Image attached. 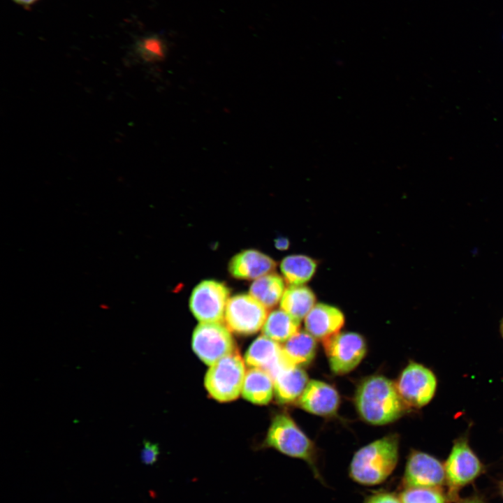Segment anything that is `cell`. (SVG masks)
<instances>
[{
  "label": "cell",
  "instance_id": "6da1fadb",
  "mask_svg": "<svg viewBox=\"0 0 503 503\" xmlns=\"http://www.w3.org/2000/svg\"><path fill=\"white\" fill-rule=\"evenodd\" d=\"M354 402L361 418L374 425L391 423L401 418L409 408L395 384L379 374L369 376L359 384Z\"/></svg>",
  "mask_w": 503,
  "mask_h": 503
},
{
  "label": "cell",
  "instance_id": "f1b7e54d",
  "mask_svg": "<svg viewBox=\"0 0 503 503\" xmlns=\"http://www.w3.org/2000/svg\"><path fill=\"white\" fill-rule=\"evenodd\" d=\"M12 1L20 6L28 7V6H32L33 4L36 3L38 0H12Z\"/></svg>",
  "mask_w": 503,
  "mask_h": 503
},
{
  "label": "cell",
  "instance_id": "2e32d148",
  "mask_svg": "<svg viewBox=\"0 0 503 503\" xmlns=\"http://www.w3.org/2000/svg\"><path fill=\"white\" fill-rule=\"evenodd\" d=\"M274 394L282 403L298 400L309 380L306 372L299 366L284 365L273 377Z\"/></svg>",
  "mask_w": 503,
  "mask_h": 503
},
{
  "label": "cell",
  "instance_id": "7c38bea8",
  "mask_svg": "<svg viewBox=\"0 0 503 503\" xmlns=\"http://www.w3.org/2000/svg\"><path fill=\"white\" fill-rule=\"evenodd\" d=\"M299 406L306 411L321 416L334 415L340 406V395L333 386L319 381H309L298 400Z\"/></svg>",
  "mask_w": 503,
  "mask_h": 503
},
{
  "label": "cell",
  "instance_id": "484cf974",
  "mask_svg": "<svg viewBox=\"0 0 503 503\" xmlns=\"http://www.w3.org/2000/svg\"><path fill=\"white\" fill-rule=\"evenodd\" d=\"M363 503H402L399 495L388 491L374 492L365 497Z\"/></svg>",
  "mask_w": 503,
  "mask_h": 503
},
{
  "label": "cell",
  "instance_id": "603a6c76",
  "mask_svg": "<svg viewBox=\"0 0 503 503\" xmlns=\"http://www.w3.org/2000/svg\"><path fill=\"white\" fill-rule=\"evenodd\" d=\"M398 495L402 503H447L448 500L439 488H402Z\"/></svg>",
  "mask_w": 503,
  "mask_h": 503
},
{
  "label": "cell",
  "instance_id": "5b68a950",
  "mask_svg": "<svg viewBox=\"0 0 503 503\" xmlns=\"http://www.w3.org/2000/svg\"><path fill=\"white\" fill-rule=\"evenodd\" d=\"M447 499L457 500L458 491L476 479L483 470V465L465 438L455 441L444 465Z\"/></svg>",
  "mask_w": 503,
  "mask_h": 503
},
{
  "label": "cell",
  "instance_id": "7a4b0ae2",
  "mask_svg": "<svg viewBox=\"0 0 503 503\" xmlns=\"http://www.w3.org/2000/svg\"><path fill=\"white\" fill-rule=\"evenodd\" d=\"M400 437L392 433L357 450L349 465L348 474L355 483L374 486L384 483L395 470L399 460Z\"/></svg>",
  "mask_w": 503,
  "mask_h": 503
},
{
  "label": "cell",
  "instance_id": "d4e9b609",
  "mask_svg": "<svg viewBox=\"0 0 503 503\" xmlns=\"http://www.w3.org/2000/svg\"><path fill=\"white\" fill-rule=\"evenodd\" d=\"M159 455V449L157 444L144 440L143 446L140 453L141 461L147 465H153L157 460Z\"/></svg>",
  "mask_w": 503,
  "mask_h": 503
},
{
  "label": "cell",
  "instance_id": "3957f363",
  "mask_svg": "<svg viewBox=\"0 0 503 503\" xmlns=\"http://www.w3.org/2000/svg\"><path fill=\"white\" fill-rule=\"evenodd\" d=\"M263 446L305 461L314 477L323 486H327L319 467L317 447L289 415L279 414L275 416Z\"/></svg>",
  "mask_w": 503,
  "mask_h": 503
},
{
  "label": "cell",
  "instance_id": "ffe728a7",
  "mask_svg": "<svg viewBox=\"0 0 503 503\" xmlns=\"http://www.w3.org/2000/svg\"><path fill=\"white\" fill-rule=\"evenodd\" d=\"M317 262L304 254H293L284 258L280 270L284 281L290 285H303L314 275Z\"/></svg>",
  "mask_w": 503,
  "mask_h": 503
},
{
  "label": "cell",
  "instance_id": "9a60e30c",
  "mask_svg": "<svg viewBox=\"0 0 503 503\" xmlns=\"http://www.w3.org/2000/svg\"><path fill=\"white\" fill-rule=\"evenodd\" d=\"M276 266V262L269 256L256 249H246L230 260L228 270L234 278L256 279L272 273Z\"/></svg>",
  "mask_w": 503,
  "mask_h": 503
},
{
  "label": "cell",
  "instance_id": "52a82bcc",
  "mask_svg": "<svg viewBox=\"0 0 503 503\" xmlns=\"http://www.w3.org/2000/svg\"><path fill=\"white\" fill-rule=\"evenodd\" d=\"M395 385L409 408H421L428 404L435 396L437 380L431 370L412 361L402 371Z\"/></svg>",
  "mask_w": 503,
  "mask_h": 503
},
{
  "label": "cell",
  "instance_id": "f546056e",
  "mask_svg": "<svg viewBox=\"0 0 503 503\" xmlns=\"http://www.w3.org/2000/svg\"><path fill=\"white\" fill-rule=\"evenodd\" d=\"M500 331H501L502 335L503 337V319L502 320V322L500 324Z\"/></svg>",
  "mask_w": 503,
  "mask_h": 503
},
{
  "label": "cell",
  "instance_id": "8992f818",
  "mask_svg": "<svg viewBox=\"0 0 503 503\" xmlns=\"http://www.w3.org/2000/svg\"><path fill=\"white\" fill-rule=\"evenodd\" d=\"M323 344L331 371L339 375L354 370L367 353L366 340L355 332H339Z\"/></svg>",
  "mask_w": 503,
  "mask_h": 503
},
{
  "label": "cell",
  "instance_id": "7402d4cb",
  "mask_svg": "<svg viewBox=\"0 0 503 503\" xmlns=\"http://www.w3.org/2000/svg\"><path fill=\"white\" fill-rule=\"evenodd\" d=\"M300 321L283 309L272 311L263 326V335L277 342H286L300 328Z\"/></svg>",
  "mask_w": 503,
  "mask_h": 503
},
{
  "label": "cell",
  "instance_id": "30bf717a",
  "mask_svg": "<svg viewBox=\"0 0 503 503\" xmlns=\"http://www.w3.org/2000/svg\"><path fill=\"white\" fill-rule=\"evenodd\" d=\"M267 308L250 294L240 293L228 299L224 321L229 330L240 335L256 333L267 318Z\"/></svg>",
  "mask_w": 503,
  "mask_h": 503
},
{
  "label": "cell",
  "instance_id": "4dcf8cb0",
  "mask_svg": "<svg viewBox=\"0 0 503 503\" xmlns=\"http://www.w3.org/2000/svg\"><path fill=\"white\" fill-rule=\"evenodd\" d=\"M501 493H502V497H503V484H502V486H501Z\"/></svg>",
  "mask_w": 503,
  "mask_h": 503
},
{
  "label": "cell",
  "instance_id": "9c48e42d",
  "mask_svg": "<svg viewBox=\"0 0 503 503\" xmlns=\"http://www.w3.org/2000/svg\"><path fill=\"white\" fill-rule=\"evenodd\" d=\"M191 345L196 356L210 366L235 351L230 330L221 323H199L194 330Z\"/></svg>",
  "mask_w": 503,
  "mask_h": 503
},
{
  "label": "cell",
  "instance_id": "83f0119b",
  "mask_svg": "<svg viewBox=\"0 0 503 503\" xmlns=\"http://www.w3.org/2000/svg\"><path fill=\"white\" fill-rule=\"evenodd\" d=\"M454 503H484L483 501L476 497H467L454 501Z\"/></svg>",
  "mask_w": 503,
  "mask_h": 503
},
{
  "label": "cell",
  "instance_id": "cb8c5ba5",
  "mask_svg": "<svg viewBox=\"0 0 503 503\" xmlns=\"http://www.w3.org/2000/svg\"><path fill=\"white\" fill-rule=\"evenodd\" d=\"M136 52L144 61L156 62L163 59L166 46L157 36H149L140 39L136 45Z\"/></svg>",
  "mask_w": 503,
  "mask_h": 503
},
{
  "label": "cell",
  "instance_id": "ba28073f",
  "mask_svg": "<svg viewBox=\"0 0 503 503\" xmlns=\"http://www.w3.org/2000/svg\"><path fill=\"white\" fill-rule=\"evenodd\" d=\"M230 295L224 283L206 279L193 289L189 299L190 310L201 323H221Z\"/></svg>",
  "mask_w": 503,
  "mask_h": 503
},
{
  "label": "cell",
  "instance_id": "277c9868",
  "mask_svg": "<svg viewBox=\"0 0 503 503\" xmlns=\"http://www.w3.org/2000/svg\"><path fill=\"white\" fill-rule=\"evenodd\" d=\"M245 374L244 360L235 351L210 365L205 377V386L214 400L230 402L241 393Z\"/></svg>",
  "mask_w": 503,
  "mask_h": 503
},
{
  "label": "cell",
  "instance_id": "d6986e66",
  "mask_svg": "<svg viewBox=\"0 0 503 503\" xmlns=\"http://www.w3.org/2000/svg\"><path fill=\"white\" fill-rule=\"evenodd\" d=\"M316 298L313 291L303 285H290L284 291L280 300V307L289 314L301 321L316 305Z\"/></svg>",
  "mask_w": 503,
  "mask_h": 503
},
{
  "label": "cell",
  "instance_id": "4fadbf2b",
  "mask_svg": "<svg viewBox=\"0 0 503 503\" xmlns=\"http://www.w3.org/2000/svg\"><path fill=\"white\" fill-rule=\"evenodd\" d=\"M304 320L305 330L316 340L323 341L340 332L345 317L337 307L319 302L316 303Z\"/></svg>",
  "mask_w": 503,
  "mask_h": 503
},
{
  "label": "cell",
  "instance_id": "8fae6325",
  "mask_svg": "<svg viewBox=\"0 0 503 503\" xmlns=\"http://www.w3.org/2000/svg\"><path fill=\"white\" fill-rule=\"evenodd\" d=\"M446 483L444 465L434 456L412 449L407 459L401 480L402 488H439Z\"/></svg>",
  "mask_w": 503,
  "mask_h": 503
},
{
  "label": "cell",
  "instance_id": "e0dca14e",
  "mask_svg": "<svg viewBox=\"0 0 503 503\" xmlns=\"http://www.w3.org/2000/svg\"><path fill=\"white\" fill-rule=\"evenodd\" d=\"M241 393L244 398L252 403L268 404L274 394L273 379L265 370L251 367L246 371Z\"/></svg>",
  "mask_w": 503,
  "mask_h": 503
},
{
  "label": "cell",
  "instance_id": "44dd1931",
  "mask_svg": "<svg viewBox=\"0 0 503 503\" xmlns=\"http://www.w3.org/2000/svg\"><path fill=\"white\" fill-rule=\"evenodd\" d=\"M285 289L284 278L272 272L256 279L249 288V294L270 308L280 302Z\"/></svg>",
  "mask_w": 503,
  "mask_h": 503
},
{
  "label": "cell",
  "instance_id": "4316f807",
  "mask_svg": "<svg viewBox=\"0 0 503 503\" xmlns=\"http://www.w3.org/2000/svg\"><path fill=\"white\" fill-rule=\"evenodd\" d=\"M289 240L286 238L278 237L275 240V246L279 250H286L289 248Z\"/></svg>",
  "mask_w": 503,
  "mask_h": 503
},
{
  "label": "cell",
  "instance_id": "5bb4252c",
  "mask_svg": "<svg viewBox=\"0 0 503 503\" xmlns=\"http://www.w3.org/2000/svg\"><path fill=\"white\" fill-rule=\"evenodd\" d=\"M245 361L252 367L265 370L272 378L288 363L284 358L282 347L265 335L259 336L252 342L245 353Z\"/></svg>",
  "mask_w": 503,
  "mask_h": 503
},
{
  "label": "cell",
  "instance_id": "ac0fdd59",
  "mask_svg": "<svg viewBox=\"0 0 503 503\" xmlns=\"http://www.w3.org/2000/svg\"><path fill=\"white\" fill-rule=\"evenodd\" d=\"M316 340L307 330H298L282 347L284 358L291 365L309 364L316 356Z\"/></svg>",
  "mask_w": 503,
  "mask_h": 503
}]
</instances>
